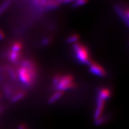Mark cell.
Masks as SVG:
<instances>
[{
    "instance_id": "6da1fadb",
    "label": "cell",
    "mask_w": 129,
    "mask_h": 129,
    "mask_svg": "<svg viewBox=\"0 0 129 129\" xmlns=\"http://www.w3.org/2000/svg\"><path fill=\"white\" fill-rule=\"evenodd\" d=\"M37 76V71L35 63L30 60H24L17 71L18 76L21 82L26 87H31L35 83Z\"/></svg>"
},
{
    "instance_id": "7a4b0ae2",
    "label": "cell",
    "mask_w": 129,
    "mask_h": 129,
    "mask_svg": "<svg viewBox=\"0 0 129 129\" xmlns=\"http://www.w3.org/2000/svg\"><path fill=\"white\" fill-rule=\"evenodd\" d=\"M111 95V92L107 88H101L98 91L97 106L94 114V119L97 124H102L106 120L102 116L103 112L107 101L109 99Z\"/></svg>"
},
{
    "instance_id": "3957f363",
    "label": "cell",
    "mask_w": 129,
    "mask_h": 129,
    "mask_svg": "<svg viewBox=\"0 0 129 129\" xmlns=\"http://www.w3.org/2000/svg\"><path fill=\"white\" fill-rule=\"evenodd\" d=\"M55 91H62L75 88L74 78L71 75H56L53 80Z\"/></svg>"
},
{
    "instance_id": "277c9868",
    "label": "cell",
    "mask_w": 129,
    "mask_h": 129,
    "mask_svg": "<svg viewBox=\"0 0 129 129\" xmlns=\"http://www.w3.org/2000/svg\"><path fill=\"white\" fill-rule=\"evenodd\" d=\"M73 50L75 58L80 63L89 65L92 61L89 50L83 44L78 42L74 43Z\"/></svg>"
},
{
    "instance_id": "5b68a950",
    "label": "cell",
    "mask_w": 129,
    "mask_h": 129,
    "mask_svg": "<svg viewBox=\"0 0 129 129\" xmlns=\"http://www.w3.org/2000/svg\"><path fill=\"white\" fill-rule=\"evenodd\" d=\"M89 66L90 72L95 75L100 77H104L107 75V72L104 68L98 63L92 61Z\"/></svg>"
},
{
    "instance_id": "8992f818",
    "label": "cell",
    "mask_w": 129,
    "mask_h": 129,
    "mask_svg": "<svg viewBox=\"0 0 129 129\" xmlns=\"http://www.w3.org/2000/svg\"><path fill=\"white\" fill-rule=\"evenodd\" d=\"M21 52H18L10 50L8 54V57L9 60L13 63H16L18 61L20 56H21Z\"/></svg>"
},
{
    "instance_id": "52a82bcc",
    "label": "cell",
    "mask_w": 129,
    "mask_h": 129,
    "mask_svg": "<svg viewBox=\"0 0 129 129\" xmlns=\"http://www.w3.org/2000/svg\"><path fill=\"white\" fill-rule=\"evenodd\" d=\"M115 9L116 10V11L117 12V13L120 15V17H122L124 21L126 23L127 25H128V11H125V10H124L123 8L118 7V6H116Z\"/></svg>"
},
{
    "instance_id": "ba28073f",
    "label": "cell",
    "mask_w": 129,
    "mask_h": 129,
    "mask_svg": "<svg viewBox=\"0 0 129 129\" xmlns=\"http://www.w3.org/2000/svg\"><path fill=\"white\" fill-rule=\"evenodd\" d=\"M63 92L60 91H56L55 93L51 96L49 99V103H53L58 100L62 96Z\"/></svg>"
},
{
    "instance_id": "9c48e42d",
    "label": "cell",
    "mask_w": 129,
    "mask_h": 129,
    "mask_svg": "<svg viewBox=\"0 0 129 129\" xmlns=\"http://www.w3.org/2000/svg\"><path fill=\"white\" fill-rule=\"evenodd\" d=\"M23 47L22 44L20 42H15L12 44L11 46L10 50L18 52H21L22 49Z\"/></svg>"
},
{
    "instance_id": "30bf717a",
    "label": "cell",
    "mask_w": 129,
    "mask_h": 129,
    "mask_svg": "<svg viewBox=\"0 0 129 129\" xmlns=\"http://www.w3.org/2000/svg\"><path fill=\"white\" fill-rule=\"evenodd\" d=\"M25 95V92L23 91H21L18 92L17 94L15 95L13 98H11V101L13 102H16L18 101L19 100L22 99L23 97Z\"/></svg>"
},
{
    "instance_id": "8fae6325",
    "label": "cell",
    "mask_w": 129,
    "mask_h": 129,
    "mask_svg": "<svg viewBox=\"0 0 129 129\" xmlns=\"http://www.w3.org/2000/svg\"><path fill=\"white\" fill-rule=\"evenodd\" d=\"M79 38L77 34H73L70 36L67 39V42L69 43H75Z\"/></svg>"
},
{
    "instance_id": "7c38bea8",
    "label": "cell",
    "mask_w": 129,
    "mask_h": 129,
    "mask_svg": "<svg viewBox=\"0 0 129 129\" xmlns=\"http://www.w3.org/2000/svg\"><path fill=\"white\" fill-rule=\"evenodd\" d=\"M10 2L11 1H6L5 2H4L2 5H1V6H0V15H1V14L4 11V10L8 7V6L9 5Z\"/></svg>"
},
{
    "instance_id": "4fadbf2b",
    "label": "cell",
    "mask_w": 129,
    "mask_h": 129,
    "mask_svg": "<svg viewBox=\"0 0 129 129\" xmlns=\"http://www.w3.org/2000/svg\"><path fill=\"white\" fill-rule=\"evenodd\" d=\"M86 3H87V1H83V0H82V1H75L74 3L73 4V6L74 7H78L79 6H81L84 5V4Z\"/></svg>"
},
{
    "instance_id": "5bb4252c",
    "label": "cell",
    "mask_w": 129,
    "mask_h": 129,
    "mask_svg": "<svg viewBox=\"0 0 129 129\" xmlns=\"http://www.w3.org/2000/svg\"><path fill=\"white\" fill-rule=\"evenodd\" d=\"M5 38V35L3 31L0 29V40H3Z\"/></svg>"
},
{
    "instance_id": "9a60e30c",
    "label": "cell",
    "mask_w": 129,
    "mask_h": 129,
    "mask_svg": "<svg viewBox=\"0 0 129 129\" xmlns=\"http://www.w3.org/2000/svg\"><path fill=\"white\" fill-rule=\"evenodd\" d=\"M19 129H25V127H24L23 125H21V126H19Z\"/></svg>"
},
{
    "instance_id": "2e32d148",
    "label": "cell",
    "mask_w": 129,
    "mask_h": 129,
    "mask_svg": "<svg viewBox=\"0 0 129 129\" xmlns=\"http://www.w3.org/2000/svg\"><path fill=\"white\" fill-rule=\"evenodd\" d=\"M0 97H1V94H0Z\"/></svg>"
}]
</instances>
